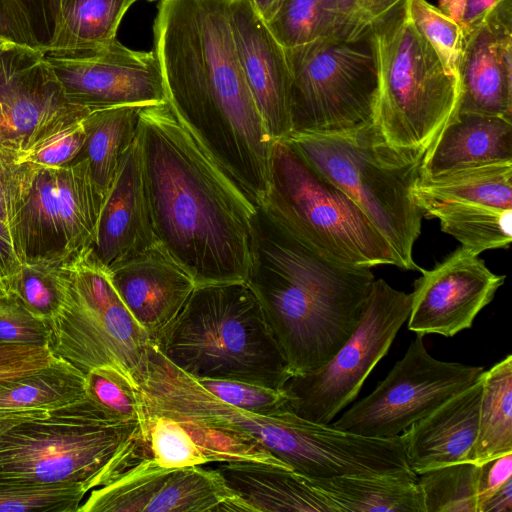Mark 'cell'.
<instances>
[{
    "label": "cell",
    "mask_w": 512,
    "mask_h": 512,
    "mask_svg": "<svg viewBox=\"0 0 512 512\" xmlns=\"http://www.w3.org/2000/svg\"><path fill=\"white\" fill-rule=\"evenodd\" d=\"M137 0H60L59 26L45 53L76 55L113 43L128 8Z\"/></svg>",
    "instance_id": "29"
},
{
    "label": "cell",
    "mask_w": 512,
    "mask_h": 512,
    "mask_svg": "<svg viewBox=\"0 0 512 512\" xmlns=\"http://www.w3.org/2000/svg\"><path fill=\"white\" fill-rule=\"evenodd\" d=\"M458 112L512 120V0H502L464 35Z\"/></svg>",
    "instance_id": "18"
},
{
    "label": "cell",
    "mask_w": 512,
    "mask_h": 512,
    "mask_svg": "<svg viewBox=\"0 0 512 512\" xmlns=\"http://www.w3.org/2000/svg\"><path fill=\"white\" fill-rule=\"evenodd\" d=\"M141 432L144 459L157 466L181 468L207 464L189 431L177 418L148 414Z\"/></svg>",
    "instance_id": "35"
},
{
    "label": "cell",
    "mask_w": 512,
    "mask_h": 512,
    "mask_svg": "<svg viewBox=\"0 0 512 512\" xmlns=\"http://www.w3.org/2000/svg\"><path fill=\"white\" fill-rule=\"evenodd\" d=\"M512 478V452L482 464L479 485V508L481 503Z\"/></svg>",
    "instance_id": "47"
},
{
    "label": "cell",
    "mask_w": 512,
    "mask_h": 512,
    "mask_svg": "<svg viewBox=\"0 0 512 512\" xmlns=\"http://www.w3.org/2000/svg\"><path fill=\"white\" fill-rule=\"evenodd\" d=\"M35 169L33 164L18 163L0 153V219L9 232L29 196Z\"/></svg>",
    "instance_id": "43"
},
{
    "label": "cell",
    "mask_w": 512,
    "mask_h": 512,
    "mask_svg": "<svg viewBox=\"0 0 512 512\" xmlns=\"http://www.w3.org/2000/svg\"><path fill=\"white\" fill-rule=\"evenodd\" d=\"M481 376L400 434L409 468L416 474L471 462L478 435Z\"/></svg>",
    "instance_id": "22"
},
{
    "label": "cell",
    "mask_w": 512,
    "mask_h": 512,
    "mask_svg": "<svg viewBox=\"0 0 512 512\" xmlns=\"http://www.w3.org/2000/svg\"><path fill=\"white\" fill-rule=\"evenodd\" d=\"M157 243L152 228L138 138L124 153L104 199L90 252L105 269Z\"/></svg>",
    "instance_id": "21"
},
{
    "label": "cell",
    "mask_w": 512,
    "mask_h": 512,
    "mask_svg": "<svg viewBox=\"0 0 512 512\" xmlns=\"http://www.w3.org/2000/svg\"><path fill=\"white\" fill-rule=\"evenodd\" d=\"M1 42L37 48L29 24L15 0H0Z\"/></svg>",
    "instance_id": "46"
},
{
    "label": "cell",
    "mask_w": 512,
    "mask_h": 512,
    "mask_svg": "<svg viewBox=\"0 0 512 512\" xmlns=\"http://www.w3.org/2000/svg\"><path fill=\"white\" fill-rule=\"evenodd\" d=\"M423 337L417 333L385 379L332 426L367 437L399 436L484 372L482 366L435 359Z\"/></svg>",
    "instance_id": "13"
},
{
    "label": "cell",
    "mask_w": 512,
    "mask_h": 512,
    "mask_svg": "<svg viewBox=\"0 0 512 512\" xmlns=\"http://www.w3.org/2000/svg\"><path fill=\"white\" fill-rule=\"evenodd\" d=\"M230 23L248 88L273 140L293 132L290 71L285 48L249 0H231Z\"/></svg>",
    "instance_id": "19"
},
{
    "label": "cell",
    "mask_w": 512,
    "mask_h": 512,
    "mask_svg": "<svg viewBox=\"0 0 512 512\" xmlns=\"http://www.w3.org/2000/svg\"><path fill=\"white\" fill-rule=\"evenodd\" d=\"M198 383L222 402L248 412L275 416L290 411L283 390L225 379H196Z\"/></svg>",
    "instance_id": "39"
},
{
    "label": "cell",
    "mask_w": 512,
    "mask_h": 512,
    "mask_svg": "<svg viewBox=\"0 0 512 512\" xmlns=\"http://www.w3.org/2000/svg\"><path fill=\"white\" fill-rule=\"evenodd\" d=\"M85 398L106 417L137 422L143 428L146 415L141 395L117 372L97 368L85 374Z\"/></svg>",
    "instance_id": "37"
},
{
    "label": "cell",
    "mask_w": 512,
    "mask_h": 512,
    "mask_svg": "<svg viewBox=\"0 0 512 512\" xmlns=\"http://www.w3.org/2000/svg\"><path fill=\"white\" fill-rule=\"evenodd\" d=\"M266 25L284 48L338 37L330 0H283Z\"/></svg>",
    "instance_id": "34"
},
{
    "label": "cell",
    "mask_w": 512,
    "mask_h": 512,
    "mask_svg": "<svg viewBox=\"0 0 512 512\" xmlns=\"http://www.w3.org/2000/svg\"><path fill=\"white\" fill-rule=\"evenodd\" d=\"M438 8L443 14L461 25L465 11V0H439Z\"/></svg>",
    "instance_id": "52"
},
{
    "label": "cell",
    "mask_w": 512,
    "mask_h": 512,
    "mask_svg": "<svg viewBox=\"0 0 512 512\" xmlns=\"http://www.w3.org/2000/svg\"><path fill=\"white\" fill-rule=\"evenodd\" d=\"M64 301L49 322L47 347L85 374L97 368L120 374L138 392L152 345L106 270L85 248L64 262Z\"/></svg>",
    "instance_id": "9"
},
{
    "label": "cell",
    "mask_w": 512,
    "mask_h": 512,
    "mask_svg": "<svg viewBox=\"0 0 512 512\" xmlns=\"http://www.w3.org/2000/svg\"><path fill=\"white\" fill-rule=\"evenodd\" d=\"M87 493L79 483L42 484L0 477V512H77Z\"/></svg>",
    "instance_id": "36"
},
{
    "label": "cell",
    "mask_w": 512,
    "mask_h": 512,
    "mask_svg": "<svg viewBox=\"0 0 512 512\" xmlns=\"http://www.w3.org/2000/svg\"><path fill=\"white\" fill-rule=\"evenodd\" d=\"M49 323L27 310L11 295L0 297V342L47 346Z\"/></svg>",
    "instance_id": "41"
},
{
    "label": "cell",
    "mask_w": 512,
    "mask_h": 512,
    "mask_svg": "<svg viewBox=\"0 0 512 512\" xmlns=\"http://www.w3.org/2000/svg\"><path fill=\"white\" fill-rule=\"evenodd\" d=\"M22 10L38 49L47 52L55 41L60 0H15Z\"/></svg>",
    "instance_id": "45"
},
{
    "label": "cell",
    "mask_w": 512,
    "mask_h": 512,
    "mask_svg": "<svg viewBox=\"0 0 512 512\" xmlns=\"http://www.w3.org/2000/svg\"><path fill=\"white\" fill-rule=\"evenodd\" d=\"M502 0H465V11L461 22L464 35L476 27Z\"/></svg>",
    "instance_id": "49"
},
{
    "label": "cell",
    "mask_w": 512,
    "mask_h": 512,
    "mask_svg": "<svg viewBox=\"0 0 512 512\" xmlns=\"http://www.w3.org/2000/svg\"><path fill=\"white\" fill-rule=\"evenodd\" d=\"M423 217L436 218L441 230L458 240L463 248L480 253L507 248L512 241V210H501L477 202L426 204Z\"/></svg>",
    "instance_id": "30"
},
{
    "label": "cell",
    "mask_w": 512,
    "mask_h": 512,
    "mask_svg": "<svg viewBox=\"0 0 512 512\" xmlns=\"http://www.w3.org/2000/svg\"><path fill=\"white\" fill-rule=\"evenodd\" d=\"M231 0H161L154 24L167 101L209 155L259 205L273 139L237 56Z\"/></svg>",
    "instance_id": "1"
},
{
    "label": "cell",
    "mask_w": 512,
    "mask_h": 512,
    "mask_svg": "<svg viewBox=\"0 0 512 512\" xmlns=\"http://www.w3.org/2000/svg\"><path fill=\"white\" fill-rule=\"evenodd\" d=\"M419 271L407 320L410 331L423 335L452 337L470 328L505 280L463 247L432 269Z\"/></svg>",
    "instance_id": "17"
},
{
    "label": "cell",
    "mask_w": 512,
    "mask_h": 512,
    "mask_svg": "<svg viewBox=\"0 0 512 512\" xmlns=\"http://www.w3.org/2000/svg\"><path fill=\"white\" fill-rule=\"evenodd\" d=\"M411 293L373 281L363 316L334 356L316 370L292 375L281 390L295 415L321 424L352 403L376 364L387 354L407 321Z\"/></svg>",
    "instance_id": "11"
},
{
    "label": "cell",
    "mask_w": 512,
    "mask_h": 512,
    "mask_svg": "<svg viewBox=\"0 0 512 512\" xmlns=\"http://www.w3.org/2000/svg\"><path fill=\"white\" fill-rule=\"evenodd\" d=\"M259 206L332 260L366 268L397 266L388 242L363 211L286 139L272 143L268 188Z\"/></svg>",
    "instance_id": "8"
},
{
    "label": "cell",
    "mask_w": 512,
    "mask_h": 512,
    "mask_svg": "<svg viewBox=\"0 0 512 512\" xmlns=\"http://www.w3.org/2000/svg\"><path fill=\"white\" fill-rule=\"evenodd\" d=\"M212 464L245 512H339L308 478L290 468L258 461Z\"/></svg>",
    "instance_id": "23"
},
{
    "label": "cell",
    "mask_w": 512,
    "mask_h": 512,
    "mask_svg": "<svg viewBox=\"0 0 512 512\" xmlns=\"http://www.w3.org/2000/svg\"><path fill=\"white\" fill-rule=\"evenodd\" d=\"M3 283L8 295L16 298L33 315L49 323L65 298V265L64 262H24Z\"/></svg>",
    "instance_id": "33"
},
{
    "label": "cell",
    "mask_w": 512,
    "mask_h": 512,
    "mask_svg": "<svg viewBox=\"0 0 512 512\" xmlns=\"http://www.w3.org/2000/svg\"><path fill=\"white\" fill-rule=\"evenodd\" d=\"M286 140L363 211L388 242L397 267L421 269L412 253L423 215L412 192L424 154L393 148L373 121L334 132H292Z\"/></svg>",
    "instance_id": "5"
},
{
    "label": "cell",
    "mask_w": 512,
    "mask_h": 512,
    "mask_svg": "<svg viewBox=\"0 0 512 512\" xmlns=\"http://www.w3.org/2000/svg\"><path fill=\"white\" fill-rule=\"evenodd\" d=\"M106 272L154 344L163 338L196 288L188 272L158 243Z\"/></svg>",
    "instance_id": "20"
},
{
    "label": "cell",
    "mask_w": 512,
    "mask_h": 512,
    "mask_svg": "<svg viewBox=\"0 0 512 512\" xmlns=\"http://www.w3.org/2000/svg\"><path fill=\"white\" fill-rule=\"evenodd\" d=\"M412 194L419 208L435 203L477 202L501 210H512V162L420 176Z\"/></svg>",
    "instance_id": "25"
},
{
    "label": "cell",
    "mask_w": 512,
    "mask_h": 512,
    "mask_svg": "<svg viewBox=\"0 0 512 512\" xmlns=\"http://www.w3.org/2000/svg\"><path fill=\"white\" fill-rule=\"evenodd\" d=\"M54 358L47 346L0 342V382L37 371Z\"/></svg>",
    "instance_id": "44"
},
{
    "label": "cell",
    "mask_w": 512,
    "mask_h": 512,
    "mask_svg": "<svg viewBox=\"0 0 512 512\" xmlns=\"http://www.w3.org/2000/svg\"><path fill=\"white\" fill-rule=\"evenodd\" d=\"M7 295L2 279L0 278V297Z\"/></svg>",
    "instance_id": "54"
},
{
    "label": "cell",
    "mask_w": 512,
    "mask_h": 512,
    "mask_svg": "<svg viewBox=\"0 0 512 512\" xmlns=\"http://www.w3.org/2000/svg\"><path fill=\"white\" fill-rule=\"evenodd\" d=\"M479 512H512V478L481 503Z\"/></svg>",
    "instance_id": "50"
},
{
    "label": "cell",
    "mask_w": 512,
    "mask_h": 512,
    "mask_svg": "<svg viewBox=\"0 0 512 512\" xmlns=\"http://www.w3.org/2000/svg\"><path fill=\"white\" fill-rule=\"evenodd\" d=\"M408 0H330L336 16L338 38L356 40L401 11Z\"/></svg>",
    "instance_id": "40"
},
{
    "label": "cell",
    "mask_w": 512,
    "mask_h": 512,
    "mask_svg": "<svg viewBox=\"0 0 512 512\" xmlns=\"http://www.w3.org/2000/svg\"><path fill=\"white\" fill-rule=\"evenodd\" d=\"M255 11L266 23L275 14L283 0H249Z\"/></svg>",
    "instance_id": "53"
},
{
    "label": "cell",
    "mask_w": 512,
    "mask_h": 512,
    "mask_svg": "<svg viewBox=\"0 0 512 512\" xmlns=\"http://www.w3.org/2000/svg\"><path fill=\"white\" fill-rule=\"evenodd\" d=\"M155 345L195 379L236 380L281 390L293 375L246 281L196 286Z\"/></svg>",
    "instance_id": "4"
},
{
    "label": "cell",
    "mask_w": 512,
    "mask_h": 512,
    "mask_svg": "<svg viewBox=\"0 0 512 512\" xmlns=\"http://www.w3.org/2000/svg\"><path fill=\"white\" fill-rule=\"evenodd\" d=\"M371 37L378 74L372 121L393 148L425 155L458 114L459 78L415 28L406 5Z\"/></svg>",
    "instance_id": "7"
},
{
    "label": "cell",
    "mask_w": 512,
    "mask_h": 512,
    "mask_svg": "<svg viewBox=\"0 0 512 512\" xmlns=\"http://www.w3.org/2000/svg\"><path fill=\"white\" fill-rule=\"evenodd\" d=\"M293 132H334L373 118L378 86L371 34L285 48Z\"/></svg>",
    "instance_id": "10"
},
{
    "label": "cell",
    "mask_w": 512,
    "mask_h": 512,
    "mask_svg": "<svg viewBox=\"0 0 512 512\" xmlns=\"http://www.w3.org/2000/svg\"><path fill=\"white\" fill-rule=\"evenodd\" d=\"M77 512H245L220 474L203 465L163 468L147 459L92 489Z\"/></svg>",
    "instance_id": "15"
},
{
    "label": "cell",
    "mask_w": 512,
    "mask_h": 512,
    "mask_svg": "<svg viewBox=\"0 0 512 512\" xmlns=\"http://www.w3.org/2000/svg\"><path fill=\"white\" fill-rule=\"evenodd\" d=\"M512 162V120L458 112L425 154L420 176Z\"/></svg>",
    "instance_id": "24"
},
{
    "label": "cell",
    "mask_w": 512,
    "mask_h": 512,
    "mask_svg": "<svg viewBox=\"0 0 512 512\" xmlns=\"http://www.w3.org/2000/svg\"><path fill=\"white\" fill-rule=\"evenodd\" d=\"M374 280L370 268L326 257L257 206L246 283L293 375L318 369L347 341Z\"/></svg>",
    "instance_id": "3"
},
{
    "label": "cell",
    "mask_w": 512,
    "mask_h": 512,
    "mask_svg": "<svg viewBox=\"0 0 512 512\" xmlns=\"http://www.w3.org/2000/svg\"><path fill=\"white\" fill-rule=\"evenodd\" d=\"M85 397V373L55 357L43 368L0 382V415L23 411L52 412Z\"/></svg>",
    "instance_id": "28"
},
{
    "label": "cell",
    "mask_w": 512,
    "mask_h": 512,
    "mask_svg": "<svg viewBox=\"0 0 512 512\" xmlns=\"http://www.w3.org/2000/svg\"><path fill=\"white\" fill-rule=\"evenodd\" d=\"M141 108L119 106L100 109L89 112L82 119L86 139L75 160L87 161L91 177L105 197L122 156L137 136Z\"/></svg>",
    "instance_id": "27"
},
{
    "label": "cell",
    "mask_w": 512,
    "mask_h": 512,
    "mask_svg": "<svg viewBox=\"0 0 512 512\" xmlns=\"http://www.w3.org/2000/svg\"><path fill=\"white\" fill-rule=\"evenodd\" d=\"M482 465L453 463L417 475L425 512H479Z\"/></svg>",
    "instance_id": "32"
},
{
    "label": "cell",
    "mask_w": 512,
    "mask_h": 512,
    "mask_svg": "<svg viewBox=\"0 0 512 512\" xmlns=\"http://www.w3.org/2000/svg\"><path fill=\"white\" fill-rule=\"evenodd\" d=\"M50 415L48 411H23L0 415V435L12 426L31 419L45 418Z\"/></svg>",
    "instance_id": "51"
},
{
    "label": "cell",
    "mask_w": 512,
    "mask_h": 512,
    "mask_svg": "<svg viewBox=\"0 0 512 512\" xmlns=\"http://www.w3.org/2000/svg\"><path fill=\"white\" fill-rule=\"evenodd\" d=\"M137 138L157 243L196 286L246 281L258 205L168 101L140 109Z\"/></svg>",
    "instance_id": "2"
},
{
    "label": "cell",
    "mask_w": 512,
    "mask_h": 512,
    "mask_svg": "<svg viewBox=\"0 0 512 512\" xmlns=\"http://www.w3.org/2000/svg\"><path fill=\"white\" fill-rule=\"evenodd\" d=\"M478 435L471 462L484 464L512 452V356L481 375Z\"/></svg>",
    "instance_id": "31"
},
{
    "label": "cell",
    "mask_w": 512,
    "mask_h": 512,
    "mask_svg": "<svg viewBox=\"0 0 512 512\" xmlns=\"http://www.w3.org/2000/svg\"><path fill=\"white\" fill-rule=\"evenodd\" d=\"M148 1H154V0H148Z\"/></svg>",
    "instance_id": "55"
},
{
    "label": "cell",
    "mask_w": 512,
    "mask_h": 512,
    "mask_svg": "<svg viewBox=\"0 0 512 512\" xmlns=\"http://www.w3.org/2000/svg\"><path fill=\"white\" fill-rule=\"evenodd\" d=\"M408 15L434 49L446 70L458 76L464 33L461 26L426 0H408Z\"/></svg>",
    "instance_id": "38"
},
{
    "label": "cell",
    "mask_w": 512,
    "mask_h": 512,
    "mask_svg": "<svg viewBox=\"0 0 512 512\" xmlns=\"http://www.w3.org/2000/svg\"><path fill=\"white\" fill-rule=\"evenodd\" d=\"M20 264L13 249L9 229L0 219V278L2 281L12 275Z\"/></svg>",
    "instance_id": "48"
},
{
    "label": "cell",
    "mask_w": 512,
    "mask_h": 512,
    "mask_svg": "<svg viewBox=\"0 0 512 512\" xmlns=\"http://www.w3.org/2000/svg\"><path fill=\"white\" fill-rule=\"evenodd\" d=\"M89 112L68 101L42 50L0 43V153L17 162Z\"/></svg>",
    "instance_id": "14"
},
{
    "label": "cell",
    "mask_w": 512,
    "mask_h": 512,
    "mask_svg": "<svg viewBox=\"0 0 512 512\" xmlns=\"http://www.w3.org/2000/svg\"><path fill=\"white\" fill-rule=\"evenodd\" d=\"M104 199L85 159L36 166L29 196L10 228L20 263H63L90 248Z\"/></svg>",
    "instance_id": "12"
},
{
    "label": "cell",
    "mask_w": 512,
    "mask_h": 512,
    "mask_svg": "<svg viewBox=\"0 0 512 512\" xmlns=\"http://www.w3.org/2000/svg\"><path fill=\"white\" fill-rule=\"evenodd\" d=\"M308 480L339 512H425L417 477L340 476Z\"/></svg>",
    "instance_id": "26"
},
{
    "label": "cell",
    "mask_w": 512,
    "mask_h": 512,
    "mask_svg": "<svg viewBox=\"0 0 512 512\" xmlns=\"http://www.w3.org/2000/svg\"><path fill=\"white\" fill-rule=\"evenodd\" d=\"M144 459L140 424L112 420L84 397L0 435V477L42 484L107 485Z\"/></svg>",
    "instance_id": "6"
},
{
    "label": "cell",
    "mask_w": 512,
    "mask_h": 512,
    "mask_svg": "<svg viewBox=\"0 0 512 512\" xmlns=\"http://www.w3.org/2000/svg\"><path fill=\"white\" fill-rule=\"evenodd\" d=\"M45 57L68 101L90 112L167 101L155 51L132 50L115 40L95 52Z\"/></svg>",
    "instance_id": "16"
},
{
    "label": "cell",
    "mask_w": 512,
    "mask_h": 512,
    "mask_svg": "<svg viewBox=\"0 0 512 512\" xmlns=\"http://www.w3.org/2000/svg\"><path fill=\"white\" fill-rule=\"evenodd\" d=\"M82 119L53 133L20 157L17 162L42 167H62L72 163L79 155L86 139Z\"/></svg>",
    "instance_id": "42"
}]
</instances>
